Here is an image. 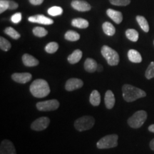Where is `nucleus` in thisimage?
<instances>
[{
    "label": "nucleus",
    "instance_id": "obj_1",
    "mask_svg": "<svg viewBox=\"0 0 154 154\" xmlns=\"http://www.w3.org/2000/svg\"><path fill=\"white\" fill-rule=\"evenodd\" d=\"M30 92L34 97L44 98L50 93V88L47 81L44 79H36L30 86Z\"/></svg>",
    "mask_w": 154,
    "mask_h": 154
},
{
    "label": "nucleus",
    "instance_id": "obj_2",
    "mask_svg": "<svg viewBox=\"0 0 154 154\" xmlns=\"http://www.w3.org/2000/svg\"><path fill=\"white\" fill-rule=\"evenodd\" d=\"M122 91L123 97L127 102L134 101L146 96V93L143 90L130 84H124L122 87Z\"/></svg>",
    "mask_w": 154,
    "mask_h": 154
},
{
    "label": "nucleus",
    "instance_id": "obj_3",
    "mask_svg": "<svg viewBox=\"0 0 154 154\" xmlns=\"http://www.w3.org/2000/svg\"><path fill=\"white\" fill-rule=\"evenodd\" d=\"M101 54L110 66H116L119 63V55L114 49L104 45L101 48Z\"/></svg>",
    "mask_w": 154,
    "mask_h": 154
},
{
    "label": "nucleus",
    "instance_id": "obj_4",
    "mask_svg": "<svg viewBox=\"0 0 154 154\" xmlns=\"http://www.w3.org/2000/svg\"><path fill=\"white\" fill-rule=\"evenodd\" d=\"M119 136L116 134L107 135L101 138L96 143L99 149H108L115 148L118 146Z\"/></svg>",
    "mask_w": 154,
    "mask_h": 154
},
{
    "label": "nucleus",
    "instance_id": "obj_5",
    "mask_svg": "<svg viewBox=\"0 0 154 154\" xmlns=\"http://www.w3.org/2000/svg\"><path fill=\"white\" fill-rule=\"evenodd\" d=\"M95 124V119L91 116H84L76 119L74 123L75 128L79 131L91 129Z\"/></svg>",
    "mask_w": 154,
    "mask_h": 154
},
{
    "label": "nucleus",
    "instance_id": "obj_6",
    "mask_svg": "<svg viewBox=\"0 0 154 154\" xmlns=\"http://www.w3.org/2000/svg\"><path fill=\"white\" fill-rule=\"evenodd\" d=\"M147 119V113L145 111H136L128 119V124L133 128H138L143 126Z\"/></svg>",
    "mask_w": 154,
    "mask_h": 154
},
{
    "label": "nucleus",
    "instance_id": "obj_7",
    "mask_svg": "<svg viewBox=\"0 0 154 154\" xmlns=\"http://www.w3.org/2000/svg\"><path fill=\"white\" fill-rule=\"evenodd\" d=\"M59 107V102L56 99L48 100L38 102L36 103V108L38 111H51L57 110Z\"/></svg>",
    "mask_w": 154,
    "mask_h": 154
},
{
    "label": "nucleus",
    "instance_id": "obj_8",
    "mask_svg": "<svg viewBox=\"0 0 154 154\" xmlns=\"http://www.w3.org/2000/svg\"><path fill=\"white\" fill-rule=\"evenodd\" d=\"M50 120L47 117H40L34 121L31 125V128L32 130L40 131L45 130L49 126Z\"/></svg>",
    "mask_w": 154,
    "mask_h": 154
},
{
    "label": "nucleus",
    "instance_id": "obj_9",
    "mask_svg": "<svg viewBox=\"0 0 154 154\" xmlns=\"http://www.w3.org/2000/svg\"><path fill=\"white\" fill-rule=\"evenodd\" d=\"M0 154H17L12 142L7 139L3 140L0 145Z\"/></svg>",
    "mask_w": 154,
    "mask_h": 154
},
{
    "label": "nucleus",
    "instance_id": "obj_10",
    "mask_svg": "<svg viewBox=\"0 0 154 154\" xmlns=\"http://www.w3.org/2000/svg\"><path fill=\"white\" fill-rule=\"evenodd\" d=\"M83 85H84V82L82 80L79 79L72 78L67 80L66 85H65V88H66V91H72L82 88Z\"/></svg>",
    "mask_w": 154,
    "mask_h": 154
},
{
    "label": "nucleus",
    "instance_id": "obj_11",
    "mask_svg": "<svg viewBox=\"0 0 154 154\" xmlns=\"http://www.w3.org/2000/svg\"><path fill=\"white\" fill-rule=\"evenodd\" d=\"M28 20L31 22L38 23V24H44V25H50L54 23L53 19L49 18V17H45L43 14H36L34 16L29 17Z\"/></svg>",
    "mask_w": 154,
    "mask_h": 154
},
{
    "label": "nucleus",
    "instance_id": "obj_12",
    "mask_svg": "<svg viewBox=\"0 0 154 154\" xmlns=\"http://www.w3.org/2000/svg\"><path fill=\"white\" fill-rule=\"evenodd\" d=\"M32 76L30 73H14L11 75V79L19 84H26L30 82Z\"/></svg>",
    "mask_w": 154,
    "mask_h": 154
},
{
    "label": "nucleus",
    "instance_id": "obj_13",
    "mask_svg": "<svg viewBox=\"0 0 154 154\" xmlns=\"http://www.w3.org/2000/svg\"><path fill=\"white\" fill-rule=\"evenodd\" d=\"M72 7L79 11H88L91 9V5L84 0H73Z\"/></svg>",
    "mask_w": 154,
    "mask_h": 154
},
{
    "label": "nucleus",
    "instance_id": "obj_14",
    "mask_svg": "<svg viewBox=\"0 0 154 154\" xmlns=\"http://www.w3.org/2000/svg\"><path fill=\"white\" fill-rule=\"evenodd\" d=\"M22 62L25 66L28 67L36 66L39 63L38 61L35 57L30 54H25L22 56Z\"/></svg>",
    "mask_w": 154,
    "mask_h": 154
},
{
    "label": "nucleus",
    "instance_id": "obj_15",
    "mask_svg": "<svg viewBox=\"0 0 154 154\" xmlns=\"http://www.w3.org/2000/svg\"><path fill=\"white\" fill-rule=\"evenodd\" d=\"M106 14L116 24H121L123 21V15L121 14V11H116L113 9H109L106 11Z\"/></svg>",
    "mask_w": 154,
    "mask_h": 154
},
{
    "label": "nucleus",
    "instance_id": "obj_16",
    "mask_svg": "<svg viewBox=\"0 0 154 154\" xmlns=\"http://www.w3.org/2000/svg\"><path fill=\"white\" fill-rule=\"evenodd\" d=\"M104 101L106 107L108 109H113V107L114 106L116 101L115 96L114 94H113V93L111 91V90H109V91L106 92Z\"/></svg>",
    "mask_w": 154,
    "mask_h": 154
},
{
    "label": "nucleus",
    "instance_id": "obj_17",
    "mask_svg": "<svg viewBox=\"0 0 154 154\" xmlns=\"http://www.w3.org/2000/svg\"><path fill=\"white\" fill-rule=\"evenodd\" d=\"M98 63L94 59L91 58H88L86 59L84 62V69L87 72L93 73L96 71H97Z\"/></svg>",
    "mask_w": 154,
    "mask_h": 154
},
{
    "label": "nucleus",
    "instance_id": "obj_18",
    "mask_svg": "<svg viewBox=\"0 0 154 154\" xmlns=\"http://www.w3.org/2000/svg\"><path fill=\"white\" fill-rule=\"evenodd\" d=\"M82 54V51L80 49H76L69 56L67 59H68V61L71 64H75V63H78L81 60Z\"/></svg>",
    "mask_w": 154,
    "mask_h": 154
},
{
    "label": "nucleus",
    "instance_id": "obj_19",
    "mask_svg": "<svg viewBox=\"0 0 154 154\" xmlns=\"http://www.w3.org/2000/svg\"><path fill=\"white\" fill-rule=\"evenodd\" d=\"M128 59L133 63H140L142 61V57L140 54L135 49H130L128 52Z\"/></svg>",
    "mask_w": 154,
    "mask_h": 154
},
{
    "label": "nucleus",
    "instance_id": "obj_20",
    "mask_svg": "<svg viewBox=\"0 0 154 154\" xmlns=\"http://www.w3.org/2000/svg\"><path fill=\"white\" fill-rule=\"evenodd\" d=\"M72 26L75 27L79 28V29H86L87 28L89 25V23L86 19L82 18H76L74 19L72 22Z\"/></svg>",
    "mask_w": 154,
    "mask_h": 154
},
{
    "label": "nucleus",
    "instance_id": "obj_21",
    "mask_svg": "<svg viewBox=\"0 0 154 154\" xmlns=\"http://www.w3.org/2000/svg\"><path fill=\"white\" fill-rule=\"evenodd\" d=\"M89 101L94 106H98L101 102V95L97 90H94L89 97Z\"/></svg>",
    "mask_w": 154,
    "mask_h": 154
},
{
    "label": "nucleus",
    "instance_id": "obj_22",
    "mask_svg": "<svg viewBox=\"0 0 154 154\" xmlns=\"http://www.w3.org/2000/svg\"><path fill=\"white\" fill-rule=\"evenodd\" d=\"M103 32L108 36H113L116 33V29L111 23L106 22L102 25Z\"/></svg>",
    "mask_w": 154,
    "mask_h": 154
},
{
    "label": "nucleus",
    "instance_id": "obj_23",
    "mask_svg": "<svg viewBox=\"0 0 154 154\" xmlns=\"http://www.w3.org/2000/svg\"><path fill=\"white\" fill-rule=\"evenodd\" d=\"M136 21L139 24L140 28L142 29V30L145 32H149V25L148 23V21L146 20V19L143 16H138L136 17Z\"/></svg>",
    "mask_w": 154,
    "mask_h": 154
},
{
    "label": "nucleus",
    "instance_id": "obj_24",
    "mask_svg": "<svg viewBox=\"0 0 154 154\" xmlns=\"http://www.w3.org/2000/svg\"><path fill=\"white\" fill-rule=\"evenodd\" d=\"M126 36L130 41L136 42L138 39L139 34H138V32L136 30L129 29H127L126 31Z\"/></svg>",
    "mask_w": 154,
    "mask_h": 154
},
{
    "label": "nucleus",
    "instance_id": "obj_25",
    "mask_svg": "<svg viewBox=\"0 0 154 154\" xmlns=\"http://www.w3.org/2000/svg\"><path fill=\"white\" fill-rule=\"evenodd\" d=\"M64 37L66 40H68V41L76 42L79 39L80 35L79 34H78L76 32H74V31L69 30L68 32H66V34H65L64 35Z\"/></svg>",
    "mask_w": 154,
    "mask_h": 154
},
{
    "label": "nucleus",
    "instance_id": "obj_26",
    "mask_svg": "<svg viewBox=\"0 0 154 154\" xmlns=\"http://www.w3.org/2000/svg\"><path fill=\"white\" fill-rule=\"evenodd\" d=\"M5 33L10 36V37L14 38V39H18V38H20L21 36L20 34H19L18 32H17V31L12 27L6 28L5 29Z\"/></svg>",
    "mask_w": 154,
    "mask_h": 154
},
{
    "label": "nucleus",
    "instance_id": "obj_27",
    "mask_svg": "<svg viewBox=\"0 0 154 154\" xmlns=\"http://www.w3.org/2000/svg\"><path fill=\"white\" fill-rule=\"evenodd\" d=\"M11 43L8 40L6 39L5 38H4L3 36L0 37V48L2 51H8L9 49H11Z\"/></svg>",
    "mask_w": 154,
    "mask_h": 154
},
{
    "label": "nucleus",
    "instance_id": "obj_28",
    "mask_svg": "<svg viewBox=\"0 0 154 154\" xmlns=\"http://www.w3.org/2000/svg\"><path fill=\"white\" fill-rule=\"evenodd\" d=\"M59 49V44L57 42H50L45 47V51L49 54H54Z\"/></svg>",
    "mask_w": 154,
    "mask_h": 154
},
{
    "label": "nucleus",
    "instance_id": "obj_29",
    "mask_svg": "<svg viewBox=\"0 0 154 154\" xmlns=\"http://www.w3.org/2000/svg\"><path fill=\"white\" fill-rule=\"evenodd\" d=\"M63 13V9L60 7H57V6H54L48 9V14L51 16L56 17L61 15Z\"/></svg>",
    "mask_w": 154,
    "mask_h": 154
},
{
    "label": "nucleus",
    "instance_id": "obj_30",
    "mask_svg": "<svg viewBox=\"0 0 154 154\" xmlns=\"http://www.w3.org/2000/svg\"><path fill=\"white\" fill-rule=\"evenodd\" d=\"M33 34L38 37H44V36L47 35L48 32L43 27L36 26V27L33 29Z\"/></svg>",
    "mask_w": 154,
    "mask_h": 154
},
{
    "label": "nucleus",
    "instance_id": "obj_31",
    "mask_svg": "<svg viewBox=\"0 0 154 154\" xmlns=\"http://www.w3.org/2000/svg\"><path fill=\"white\" fill-rule=\"evenodd\" d=\"M146 77L147 79H151L154 78V61L150 63L146 71Z\"/></svg>",
    "mask_w": 154,
    "mask_h": 154
},
{
    "label": "nucleus",
    "instance_id": "obj_32",
    "mask_svg": "<svg viewBox=\"0 0 154 154\" xmlns=\"http://www.w3.org/2000/svg\"><path fill=\"white\" fill-rule=\"evenodd\" d=\"M111 4L115 6H127L131 2V0H109Z\"/></svg>",
    "mask_w": 154,
    "mask_h": 154
},
{
    "label": "nucleus",
    "instance_id": "obj_33",
    "mask_svg": "<svg viewBox=\"0 0 154 154\" xmlns=\"http://www.w3.org/2000/svg\"><path fill=\"white\" fill-rule=\"evenodd\" d=\"M9 0H0V13H3L7 9H9Z\"/></svg>",
    "mask_w": 154,
    "mask_h": 154
},
{
    "label": "nucleus",
    "instance_id": "obj_34",
    "mask_svg": "<svg viewBox=\"0 0 154 154\" xmlns=\"http://www.w3.org/2000/svg\"><path fill=\"white\" fill-rule=\"evenodd\" d=\"M22 20V14L20 12L16 13L11 17V21L14 24H18Z\"/></svg>",
    "mask_w": 154,
    "mask_h": 154
},
{
    "label": "nucleus",
    "instance_id": "obj_35",
    "mask_svg": "<svg viewBox=\"0 0 154 154\" xmlns=\"http://www.w3.org/2000/svg\"><path fill=\"white\" fill-rule=\"evenodd\" d=\"M18 7L19 5L17 2H15L14 1H9V9H11V10H12V9H16L18 8Z\"/></svg>",
    "mask_w": 154,
    "mask_h": 154
},
{
    "label": "nucleus",
    "instance_id": "obj_36",
    "mask_svg": "<svg viewBox=\"0 0 154 154\" xmlns=\"http://www.w3.org/2000/svg\"><path fill=\"white\" fill-rule=\"evenodd\" d=\"M29 2L32 4V5L37 6V5H40L43 3L44 0H29Z\"/></svg>",
    "mask_w": 154,
    "mask_h": 154
},
{
    "label": "nucleus",
    "instance_id": "obj_37",
    "mask_svg": "<svg viewBox=\"0 0 154 154\" xmlns=\"http://www.w3.org/2000/svg\"><path fill=\"white\" fill-rule=\"evenodd\" d=\"M149 146H150V148H151V149L152 150V151H154V138L153 139H152L151 141L150 142Z\"/></svg>",
    "mask_w": 154,
    "mask_h": 154
},
{
    "label": "nucleus",
    "instance_id": "obj_38",
    "mask_svg": "<svg viewBox=\"0 0 154 154\" xmlns=\"http://www.w3.org/2000/svg\"><path fill=\"white\" fill-rule=\"evenodd\" d=\"M149 131L152 133H154V124H152L149 127Z\"/></svg>",
    "mask_w": 154,
    "mask_h": 154
},
{
    "label": "nucleus",
    "instance_id": "obj_39",
    "mask_svg": "<svg viewBox=\"0 0 154 154\" xmlns=\"http://www.w3.org/2000/svg\"><path fill=\"white\" fill-rule=\"evenodd\" d=\"M103 71V66L101 65H98V68H97V72H101Z\"/></svg>",
    "mask_w": 154,
    "mask_h": 154
},
{
    "label": "nucleus",
    "instance_id": "obj_40",
    "mask_svg": "<svg viewBox=\"0 0 154 154\" xmlns=\"http://www.w3.org/2000/svg\"><path fill=\"white\" fill-rule=\"evenodd\" d=\"M153 44H154V41H153Z\"/></svg>",
    "mask_w": 154,
    "mask_h": 154
}]
</instances>
